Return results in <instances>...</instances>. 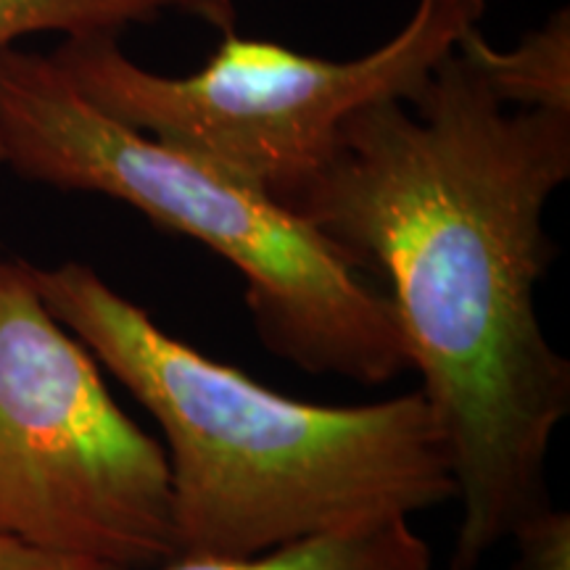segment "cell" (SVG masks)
I'll return each mask as SVG.
<instances>
[{"label": "cell", "mask_w": 570, "mask_h": 570, "mask_svg": "<svg viewBox=\"0 0 570 570\" xmlns=\"http://www.w3.org/2000/svg\"><path fill=\"white\" fill-rule=\"evenodd\" d=\"M568 177L570 111L510 109L458 48L412 101L354 111L294 206L389 285L452 454L462 515L449 570H479L552 504L570 362L537 294L554 256L544 212Z\"/></svg>", "instance_id": "obj_1"}, {"label": "cell", "mask_w": 570, "mask_h": 570, "mask_svg": "<svg viewBox=\"0 0 570 570\" xmlns=\"http://www.w3.org/2000/svg\"><path fill=\"white\" fill-rule=\"evenodd\" d=\"M32 283L159 425L177 554L248 558L458 499L420 389L348 407L302 402L175 338L82 262L32 265Z\"/></svg>", "instance_id": "obj_2"}, {"label": "cell", "mask_w": 570, "mask_h": 570, "mask_svg": "<svg viewBox=\"0 0 570 570\" xmlns=\"http://www.w3.org/2000/svg\"><path fill=\"white\" fill-rule=\"evenodd\" d=\"M0 151L24 180L122 202L233 265L262 344L304 373L377 386L410 370L386 291L344 248L225 169L109 117L51 56L0 51Z\"/></svg>", "instance_id": "obj_3"}, {"label": "cell", "mask_w": 570, "mask_h": 570, "mask_svg": "<svg viewBox=\"0 0 570 570\" xmlns=\"http://www.w3.org/2000/svg\"><path fill=\"white\" fill-rule=\"evenodd\" d=\"M483 11L487 0H417L394 38L348 61L230 30L188 77L142 69L111 32L63 38L51 59L109 117L294 209L336 154L346 119L386 98L412 101Z\"/></svg>", "instance_id": "obj_4"}, {"label": "cell", "mask_w": 570, "mask_h": 570, "mask_svg": "<svg viewBox=\"0 0 570 570\" xmlns=\"http://www.w3.org/2000/svg\"><path fill=\"white\" fill-rule=\"evenodd\" d=\"M0 539L122 570L177 558L161 441L114 402L24 259H0Z\"/></svg>", "instance_id": "obj_5"}, {"label": "cell", "mask_w": 570, "mask_h": 570, "mask_svg": "<svg viewBox=\"0 0 570 570\" xmlns=\"http://www.w3.org/2000/svg\"><path fill=\"white\" fill-rule=\"evenodd\" d=\"M433 554L407 518L288 541L248 558L177 554L156 570H431Z\"/></svg>", "instance_id": "obj_6"}, {"label": "cell", "mask_w": 570, "mask_h": 570, "mask_svg": "<svg viewBox=\"0 0 570 570\" xmlns=\"http://www.w3.org/2000/svg\"><path fill=\"white\" fill-rule=\"evenodd\" d=\"M460 51L487 77L491 90L515 109L570 111V21L568 11L533 32L512 51H497L479 27L460 40Z\"/></svg>", "instance_id": "obj_7"}, {"label": "cell", "mask_w": 570, "mask_h": 570, "mask_svg": "<svg viewBox=\"0 0 570 570\" xmlns=\"http://www.w3.org/2000/svg\"><path fill=\"white\" fill-rule=\"evenodd\" d=\"M183 6L185 0H0V51L35 32L119 35L130 24H154Z\"/></svg>", "instance_id": "obj_8"}, {"label": "cell", "mask_w": 570, "mask_h": 570, "mask_svg": "<svg viewBox=\"0 0 570 570\" xmlns=\"http://www.w3.org/2000/svg\"><path fill=\"white\" fill-rule=\"evenodd\" d=\"M518 547V570H570V515L544 508L510 537Z\"/></svg>", "instance_id": "obj_9"}, {"label": "cell", "mask_w": 570, "mask_h": 570, "mask_svg": "<svg viewBox=\"0 0 570 570\" xmlns=\"http://www.w3.org/2000/svg\"><path fill=\"white\" fill-rule=\"evenodd\" d=\"M0 570H122L104 562L63 558V554L40 552L32 547L17 544V541L0 539Z\"/></svg>", "instance_id": "obj_10"}, {"label": "cell", "mask_w": 570, "mask_h": 570, "mask_svg": "<svg viewBox=\"0 0 570 570\" xmlns=\"http://www.w3.org/2000/svg\"><path fill=\"white\" fill-rule=\"evenodd\" d=\"M0 167H3V151H0Z\"/></svg>", "instance_id": "obj_11"}]
</instances>
